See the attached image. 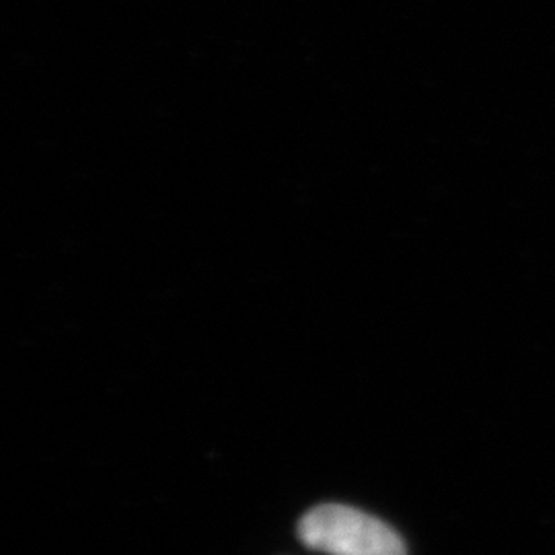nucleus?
Masks as SVG:
<instances>
[{
  "label": "nucleus",
  "mask_w": 555,
  "mask_h": 555,
  "mask_svg": "<svg viewBox=\"0 0 555 555\" xmlns=\"http://www.w3.org/2000/svg\"><path fill=\"white\" fill-rule=\"evenodd\" d=\"M298 537L309 550L330 555H405L401 537L357 508L323 504L302 516Z\"/></svg>",
  "instance_id": "obj_1"
}]
</instances>
